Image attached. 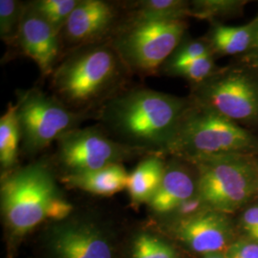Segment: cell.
I'll use <instances>...</instances> for the list:
<instances>
[{
    "label": "cell",
    "mask_w": 258,
    "mask_h": 258,
    "mask_svg": "<svg viewBox=\"0 0 258 258\" xmlns=\"http://www.w3.org/2000/svg\"><path fill=\"white\" fill-rule=\"evenodd\" d=\"M127 68L109 39L67 52L51 77L52 95L70 110L93 114L126 88Z\"/></svg>",
    "instance_id": "2"
},
{
    "label": "cell",
    "mask_w": 258,
    "mask_h": 258,
    "mask_svg": "<svg viewBox=\"0 0 258 258\" xmlns=\"http://www.w3.org/2000/svg\"><path fill=\"white\" fill-rule=\"evenodd\" d=\"M125 21H176L191 17V1L139 0L120 4Z\"/></svg>",
    "instance_id": "16"
},
{
    "label": "cell",
    "mask_w": 258,
    "mask_h": 258,
    "mask_svg": "<svg viewBox=\"0 0 258 258\" xmlns=\"http://www.w3.org/2000/svg\"><path fill=\"white\" fill-rule=\"evenodd\" d=\"M47 258H116V241L102 222L70 215L52 222L44 235Z\"/></svg>",
    "instance_id": "10"
},
{
    "label": "cell",
    "mask_w": 258,
    "mask_h": 258,
    "mask_svg": "<svg viewBox=\"0 0 258 258\" xmlns=\"http://www.w3.org/2000/svg\"><path fill=\"white\" fill-rule=\"evenodd\" d=\"M186 162L197 172V195L210 210L230 215L257 196L258 156L229 154Z\"/></svg>",
    "instance_id": "5"
},
{
    "label": "cell",
    "mask_w": 258,
    "mask_h": 258,
    "mask_svg": "<svg viewBox=\"0 0 258 258\" xmlns=\"http://www.w3.org/2000/svg\"><path fill=\"white\" fill-rule=\"evenodd\" d=\"M79 0H36L31 1V7L40 15L60 35Z\"/></svg>",
    "instance_id": "24"
},
{
    "label": "cell",
    "mask_w": 258,
    "mask_h": 258,
    "mask_svg": "<svg viewBox=\"0 0 258 258\" xmlns=\"http://www.w3.org/2000/svg\"><path fill=\"white\" fill-rule=\"evenodd\" d=\"M21 148L27 154H37L71 129L80 127L93 114L78 113L38 88L18 95Z\"/></svg>",
    "instance_id": "8"
},
{
    "label": "cell",
    "mask_w": 258,
    "mask_h": 258,
    "mask_svg": "<svg viewBox=\"0 0 258 258\" xmlns=\"http://www.w3.org/2000/svg\"><path fill=\"white\" fill-rule=\"evenodd\" d=\"M190 98L148 87L125 88L96 112L99 125L120 144L166 156Z\"/></svg>",
    "instance_id": "1"
},
{
    "label": "cell",
    "mask_w": 258,
    "mask_h": 258,
    "mask_svg": "<svg viewBox=\"0 0 258 258\" xmlns=\"http://www.w3.org/2000/svg\"><path fill=\"white\" fill-rule=\"evenodd\" d=\"M19 46L43 77L51 76L62 55L60 35L28 2L21 22Z\"/></svg>",
    "instance_id": "13"
},
{
    "label": "cell",
    "mask_w": 258,
    "mask_h": 258,
    "mask_svg": "<svg viewBox=\"0 0 258 258\" xmlns=\"http://www.w3.org/2000/svg\"><path fill=\"white\" fill-rule=\"evenodd\" d=\"M128 175L122 164H118L89 172L62 176L61 181L69 187L96 195L110 196L126 188Z\"/></svg>",
    "instance_id": "15"
},
{
    "label": "cell",
    "mask_w": 258,
    "mask_h": 258,
    "mask_svg": "<svg viewBox=\"0 0 258 258\" xmlns=\"http://www.w3.org/2000/svg\"><path fill=\"white\" fill-rule=\"evenodd\" d=\"M217 69L218 67L215 64L214 55H208L184 63L164 65L160 72L172 77L183 78L190 82L191 85H195L207 80Z\"/></svg>",
    "instance_id": "23"
},
{
    "label": "cell",
    "mask_w": 258,
    "mask_h": 258,
    "mask_svg": "<svg viewBox=\"0 0 258 258\" xmlns=\"http://www.w3.org/2000/svg\"><path fill=\"white\" fill-rule=\"evenodd\" d=\"M240 224L249 240L258 243V204L244 210L240 217Z\"/></svg>",
    "instance_id": "26"
},
{
    "label": "cell",
    "mask_w": 258,
    "mask_h": 258,
    "mask_svg": "<svg viewBox=\"0 0 258 258\" xmlns=\"http://www.w3.org/2000/svg\"><path fill=\"white\" fill-rule=\"evenodd\" d=\"M208 55H214L205 38L194 39L186 36L178 45L174 52L166 59L164 65H174L195 60Z\"/></svg>",
    "instance_id": "25"
},
{
    "label": "cell",
    "mask_w": 258,
    "mask_h": 258,
    "mask_svg": "<svg viewBox=\"0 0 258 258\" xmlns=\"http://www.w3.org/2000/svg\"><path fill=\"white\" fill-rule=\"evenodd\" d=\"M130 258H179L175 247L150 231H140L131 241Z\"/></svg>",
    "instance_id": "20"
},
{
    "label": "cell",
    "mask_w": 258,
    "mask_h": 258,
    "mask_svg": "<svg viewBox=\"0 0 258 258\" xmlns=\"http://www.w3.org/2000/svg\"><path fill=\"white\" fill-rule=\"evenodd\" d=\"M171 231L184 246L204 255L220 253L232 243L233 231L229 215L210 209L175 219Z\"/></svg>",
    "instance_id": "12"
},
{
    "label": "cell",
    "mask_w": 258,
    "mask_h": 258,
    "mask_svg": "<svg viewBox=\"0 0 258 258\" xmlns=\"http://www.w3.org/2000/svg\"><path fill=\"white\" fill-rule=\"evenodd\" d=\"M189 98L242 126L258 125V73L244 65L218 68Z\"/></svg>",
    "instance_id": "7"
},
{
    "label": "cell",
    "mask_w": 258,
    "mask_h": 258,
    "mask_svg": "<svg viewBox=\"0 0 258 258\" xmlns=\"http://www.w3.org/2000/svg\"><path fill=\"white\" fill-rule=\"evenodd\" d=\"M257 196H258V192H257Z\"/></svg>",
    "instance_id": "30"
},
{
    "label": "cell",
    "mask_w": 258,
    "mask_h": 258,
    "mask_svg": "<svg viewBox=\"0 0 258 258\" xmlns=\"http://www.w3.org/2000/svg\"><path fill=\"white\" fill-rule=\"evenodd\" d=\"M26 4L17 0L0 1V37L7 44L19 45V31Z\"/></svg>",
    "instance_id": "22"
},
{
    "label": "cell",
    "mask_w": 258,
    "mask_h": 258,
    "mask_svg": "<svg viewBox=\"0 0 258 258\" xmlns=\"http://www.w3.org/2000/svg\"><path fill=\"white\" fill-rule=\"evenodd\" d=\"M0 203L6 229L17 238L45 220L60 221L73 212L51 167L42 161L5 173L1 179Z\"/></svg>",
    "instance_id": "3"
},
{
    "label": "cell",
    "mask_w": 258,
    "mask_h": 258,
    "mask_svg": "<svg viewBox=\"0 0 258 258\" xmlns=\"http://www.w3.org/2000/svg\"><path fill=\"white\" fill-rule=\"evenodd\" d=\"M255 18L250 22L240 26H228L218 21L212 22L205 37L206 41L215 55H242L251 43L255 29Z\"/></svg>",
    "instance_id": "18"
},
{
    "label": "cell",
    "mask_w": 258,
    "mask_h": 258,
    "mask_svg": "<svg viewBox=\"0 0 258 258\" xmlns=\"http://www.w3.org/2000/svg\"><path fill=\"white\" fill-rule=\"evenodd\" d=\"M166 164V170L156 194L148 203L151 211L159 214H171L183 204L197 195V172L194 176L185 161L175 158Z\"/></svg>",
    "instance_id": "14"
},
{
    "label": "cell",
    "mask_w": 258,
    "mask_h": 258,
    "mask_svg": "<svg viewBox=\"0 0 258 258\" xmlns=\"http://www.w3.org/2000/svg\"><path fill=\"white\" fill-rule=\"evenodd\" d=\"M163 157L147 156L129 173L126 189L133 203L148 204L156 194L166 170Z\"/></svg>",
    "instance_id": "17"
},
{
    "label": "cell",
    "mask_w": 258,
    "mask_h": 258,
    "mask_svg": "<svg viewBox=\"0 0 258 258\" xmlns=\"http://www.w3.org/2000/svg\"><path fill=\"white\" fill-rule=\"evenodd\" d=\"M21 133L18 103L10 102L6 112L0 118V166L7 173L15 169L18 162Z\"/></svg>",
    "instance_id": "19"
},
{
    "label": "cell",
    "mask_w": 258,
    "mask_h": 258,
    "mask_svg": "<svg viewBox=\"0 0 258 258\" xmlns=\"http://www.w3.org/2000/svg\"><path fill=\"white\" fill-rule=\"evenodd\" d=\"M255 20L256 24L250 46L245 54L240 55V59L242 65L258 73V16Z\"/></svg>",
    "instance_id": "28"
},
{
    "label": "cell",
    "mask_w": 258,
    "mask_h": 258,
    "mask_svg": "<svg viewBox=\"0 0 258 258\" xmlns=\"http://www.w3.org/2000/svg\"><path fill=\"white\" fill-rule=\"evenodd\" d=\"M225 255L227 258H258V243L250 240L232 242Z\"/></svg>",
    "instance_id": "27"
},
{
    "label": "cell",
    "mask_w": 258,
    "mask_h": 258,
    "mask_svg": "<svg viewBox=\"0 0 258 258\" xmlns=\"http://www.w3.org/2000/svg\"><path fill=\"white\" fill-rule=\"evenodd\" d=\"M204 258H227L225 253H213V254H209V255H205Z\"/></svg>",
    "instance_id": "29"
},
{
    "label": "cell",
    "mask_w": 258,
    "mask_h": 258,
    "mask_svg": "<svg viewBox=\"0 0 258 258\" xmlns=\"http://www.w3.org/2000/svg\"><path fill=\"white\" fill-rule=\"evenodd\" d=\"M121 19L117 4L103 0H79L60 32L62 52L108 40Z\"/></svg>",
    "instance_id": "11"
},
{
    "label": "cell",
    "mask_w": 258,
    "mask_h": 258,
    "mask_svg": "<svg viewBox=\"0 0 258 258\" xmlns=\"http://www.w3.org/2000/svg\"><path fill=\"white\" fill-rule=\"evenodd\" d=\"M186 20L120 21L109 38L130 74L151 76L185 37Z\"/></svg>",
    "instance_id": "6"
},
{
    "label": "cell",
    "mask_w": 258,
    "mask_h": 258,
    "mask_svg": "<svg viewBox=\"0 0 258 258\" xmlns=\"http://www.w3.org/2000/svg\"><path fill=\"white\" fill-rule=\"evenodd\" d=\"M247 3L245 0H194L191 17L215 22L216 19L239 15Z\"/></svg>",
    "instance_id": "21"
},
{
    "label": "cell",
    "mask_w": 258,
    "mask_h": 258,
    "mask_svg": "<svg viewBox=\"0 0 258 258\" xmlns=\"http://www.w3.org/2000/svg\"><path fill=\"white\" fill-rule=\"evenodd\" d=\"M229 154L258 156L257 136L191 100L166 155L190 161Z\"/></svg>",
    "instance_id": "4"
},
{
    "label": "cell",
    "mask_w": 258,
    "mask_h": 258,
    "mask_svg": "<svg viewBox=\"0 0 258 258\" xmlns=\"http://www.w3.org/2000/svg\"><path fill=\"white\" fill-rule=\"evenodd\" d=\"M55 144V161L63 176L122 164L135 157L149 156L111 138L100 125L71 129L58 137Z\"/></svg>",
    "instance_id": "9"
}]
</instances>
